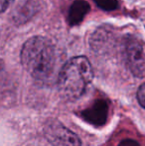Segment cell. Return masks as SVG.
I'll list each match as a JSON object with an SVG mask.
<instances>
[{"instance_id": "5", "label": "cell", "mask_w": 145, "mask_h": 146, "mask_svg": "<svg viewBox=\"0 0 145 146\" xmlns=\"http://www.w3.org/2000/svg\"><path fill=\"white\" fill-rule=\"evenodd\" d=\"M89 11V4L85 0H75L71 5L68 20L70 25L75 26L83 20L85 16Z\"/></svg>"}, {"instance_id": "6", "label": "cell", "mask_w": 145, "mask_h": 146, "mask_svg": "<svg viewBox=\"0 0 145 146\" xmlns=\"http://www.w3.org/2000/svg\"><path fill=\"white\" fill-rule=\"evenodd\" d=\"M85 119L95 124H103L107 115V106L105 102H97L93 108L85 110Z\"/></svg>"}, {"instance_id": "3", "label": "cell", "mask_w": 145, "mask_h": 146, "mask_svg": "<svg viewBox=\"0 0 145 146\" xmlns=\"http://www.w3.org/2000/svg\"><path fill=\"white\" fill-rule=\"evenodd\" d=\"M44 134L53 146H81V142L77 134L62 124L57 119H49L44 125Z\"/></svg>"}, {"instance_id": "2", "label": "cell", "mask_w": 145, "mask_h": 146, "mask_svg": "<svg viewBox=\"0 0 145 146\" xmlns=\"http://www.w3.org/2000/svg\"><path fill=\"white\" fill-rule=\"evenodd\" d=\"M93 78V68L89 60L83 56L75 57L65 64L59 74V92L66 100H77L85 94Z\"/></svg>"}, {"instance_id": "9", "label": "cell", "mask_w": 145, "mask_h": 146, "mask_svg": "<svg viewBox=\"0 0 145 146\" xmlns=\"http://www.w3.org/2000/svg\"><path fill=\"white\" fill-rule=\"evenodd\" d=\"M14 0H0V13H3L4 11L10 7Z\"/></svg>"}, {"instance_id": "10", "label": "cell", "mask_w": 145, "mask_h": 146, "mask_svg": "<svg viewBox=\"0 0 145 146\" xmlns=\"http://www.w3.org/2000/svg\"><path fill=\"white\" fill-rule=\"evenodd\" d=\"M118 146H139L138 142H136L135 140H132V139H126L120 142V144Z\"/></svg>"}, {"instance_id": "8", "label": "cell", "mask_w": 145, "mask_h": 146, "mask_svg": "<svg viewBox=\"0 0 145 146\" xmlns=\"http://www.w3.org/2000/svg\"><path fill=\"white\" fill-rule=\"evenodd\" d=\"M137 100L139 102L140 106L145 108V83L140 86L137 92Z\"/></svg>"}, {"instance_id": "7", "label": "cell", "mask_w": 145, "mask_h": 146, "mask_svg": "<svg viewBox=\"0 0 145 146\" xmlns=\"http://www.w3.org/2000/svg\"><path fill=\"white\" fill-rule=\"evenodd\" d=\"M101 9L105 11H113L118 7L117 0H93Z\"/></svg>"}, {"instance_id": "4", "label": "cell", "mask_w": 145, "mask_h": 146, "mask_svg": "<svg viewBox=\"0 0 145 146\" xmlns=\"http://www.w3.org/2000/svg\"><path fill=\"white\" fill-rule=\"evenodd\" d=\"M126 62L131 73L139 78L145 77V44L134 36H127L124 43Z\"/></svg>"}, {"instance_id": "1", "label": "cell", "mask_w": 145, "mask_h": 146, "mask_svg": "<svg viewBox=\"0 0 145 146\" xmlns=\"http://www.w3.org/2000/svg\"><path fill=\"white\" fill-rule=\"evenodd\" d=\"M21 62L25 70L38 81H47L54 73L56 53L50 40L41 36L30 38L23 45Z\"/></svg>"}]
</instances>
